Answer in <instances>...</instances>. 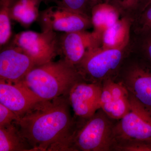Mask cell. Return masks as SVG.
<instances>
[{"label": "cell", "instance_id": "17", "mask_svg": "<svg viewBox=\"0 0 151 151\" xmlns=\"http://www.w3.org/2000/svg\"><path fill=\"white\" fill-rule=\"evenodd\" d=\"M135 35L151 32V0H142L132 17Z\"/></svg>", "mask_w": 151, "mask_h": 151}, {"label": "cell", "instance_id": "2", "mask_svg": "<svg viewBox=\"0 0 151 151\" xmlns=\"http://www.w3.org/2000/svg\"><path fill=\"white\" fill-rule=\"evenodd\" d=\"M82 78L76 66L63 58L35 66L22 82L42 100H48L67 95Z\"/></svg>", "mask_w": 151, "mask_h": 151}, {"label": "cell", "instance_id": "6", "mask_svg": "<svg viewBox=\"0 0 151 151\" xmlns=\"http://www.w3.org/2000/svg\"><path fill=\"white\" fill-rule=\"evenodd\" d=\"M59 37L50 30L41 32L26 31L15 36L12 44L22 50L38 66L61 54Z\"/></svg>", "mask_w": 151, "mask_h": 151}, {"label": "cell", "instance_id": "21", "mask_svg": "<svg viewBox=\"0 0 151 151\" xmlns=\"http://www.w3.org/2000/svg\"><path fill=\"white\" fill-rule=\"evenodd\" d=\"M130 49L137 50L144 62L151 66V32L135 35L131 40Z\"/></svg>", "mask_w": 151, "mask_h": 151}, {"label": "cell", "instance_id": "19", "mask_svg": "<svg viewBox=\"0 0 151 151\" xmlns=\"http://www.w3.org/2000/svg\"><path fill=\"white\" fill-rule=\"evenodd\" d=\"M130 108L129 96L121 99H113L110 102L102 105L100 109L110 119L120 120L128 113Z\"/></svg>", "mask_w": 151, "mask_h": 151}, {"label": "cell", "instance_id": "7", "mask_svg": "<svg viewBox=\"0 0 151 151\" xmlns=\"http://www.w3.org/2000/svg\"><path fill=\"white\" fill-rule=\"evenodd\" d=\"M37 21L42 31L71 32L93 27L89 17L55 5L40 11Z\"/></svg>", "mask_w": 151, "mask_h": 151}, {"label": "cell", "instance_id": "24", "mask_svg": "<svg viewBox=\"0 0 151 151\" xmlns=\"http://www.w3.org/2000/svg\"><path fill=\"white\" fill-rule=\"evenodd\" d=\"M142 0H122L117 4L122 16L132 17Z\"/></svg>", "mask_w": 151, "mask_h": 151}, {"label": "cell", "instance_id": "12", "mask_svg": "<svg viewBox=\"0 0 151 151\" xmlns=\"http://www.w3.org/2000/svg\"><path fill=\"white\" fill-rule=\"evenodd\" d=\"M42 100L22 82L14 84L0 79V103L19 117Z\"/></svg>", "mask_w": 151, "mask_h": 151}, {"label": "cell", "instance_id": "3", "mask_svg": "<svg viewBox=\"0 0 151 151\" xmlns=\"http://www.w3.org/2000/svg\"><path fill=\"white\" fill-rule=\"evenodd\" d=\"M101 109L76 131L73 140V151H108L115 144L114 126Z\"/></svg>", "mask_w": 151, "mask_h": 151}, {"label": "cell", "instance_id": "13", "mask_svg": "<svg viewBox=\"0 0 151 151\" xmlns=\"http://www.w3.org/2000/svg\"><path fill=\"white\" fill-rule=\"evenodd\" d=\"M132 19L122 16L119 20L103 32L101 47L105 49L126 48L130 46Z\"/></svg>", "mask_w": 151, "mask_h": 151}, {"label": "cell", "instance_id": "22", "mask_svg": "<svg viewBox=\"0 0 151 151\" xmlns=\"http://www.w3.org/2000/svg\"><path fill=\"white\" fill-rule=\"evenodd\" d=\"M114 150L122 151H151V142L134 141L118 143Z\"/></svg>", "mask_w": 151, "mask_h": 151}, {"label": "cell", "instance_id": "25", "mask_svg": "<svg viewBox=\"0 0 151 151\" xmlns=\"http://www.w3.org/2000/svg\"><path fill=\"white\" fill-rule=\"evenodd\" d=\"M103 1V2H105L106 3H109V4H112V2L114 1V0H102Z\"/></svg>", "mask_w": 151, "mask_h": 151}, {"label": "cell", "instance_id": "20", "mask_svg": "<svg viewBox=\"0 0 151 151\" xmlns=\"http://www.w3.org/2000/svg\"><path fill=\"white\" fill-rule=\"evenodd\" d=\"M46 4L52 3L55 6L67 9L91 18L92 5L90 0H44Z\"/></svg>", "mask_w": 151, "mask_h": 151}, {"label": "cell", "instance_id": "8", "mask_svg": "<svg viewBox=\"0 0 151 151\" xmlns=\"http://www.w3.org/2000/svg\"><path fill=\"white\" fill-rule=\"evenodd\" d=\"M102 90V86L97 82L88 83L81 80L76 83L67 95L75 116L87 120L100 110Z\"/></svg>", "mask_w": 151, "mask_h": 151}, {"label": "cell", "instance_id": "9", "mask_svg": "<svg viewBox=\"0 0 151 151\" xmlns=\"http://www.w3.org/2000/svg\"><path fill=\"white\" fill-rule=\"evenodd\" d=\"M61 54L68 62L76 66L90 49L101 46L102 35L86 30L64 33L60 36Z\"/></svg>", "mask_w": 151, "mask_h": 151}, {"label": "cell", "instance_id": "16", "mask_svg": "<svg viewBox=\"0 0 151 151\" xmlns=\"http://www.w3.org/2000/svg\"><path fill=\"white\" fill-rule=\"evenodd\" d=\"M44 0H18L11 11V19L28 27L37 20L41 3Z\"/></svg>", "mask_w": 151, "mask_h": 151}, {"label": "cell", "instance_id": "10", "mask_svg": "<svg viewBox=\"0 0 151 151\" xmlns=\"http://www.w3.org/2000/svg\"><path fill=\"white\" fill-rule=\"evenodd\" d=\"M36 66L28 55L12 44L0 53V79L14 84L20 83Z\"/></svg>", "mask_w": 151, "mask_h": 151}, {"label": "cell", "instance_id": "11", "mask_svg": "<svg viewBox=\"0 0 151 151\" xmlns=\"http://www.w3.org/2000/svg\"><path fill=\"white\" fill-rule=\"evenodd\" d=\"M123 84L130 94L151 111V66L142 60L125 68Z\"/></svg>", "mask_w": 151, "mask_h": 151}, {"label": "cell", "instance_id": "4", "mask_svg": "<svg viewBox=\"0 0 151 151\" xmlns=\"http://www.w3.org/2000/svg\"><path fill=\"white\" fill-rule=\"evenodd\" d=\"M129 47L105 49L100 46L90 49L76 68L83 78L86 76L94 81L106 80L120 68L130 52Z\"/></svg>", "mask_w": 151, "mask_h": 151}, {"label": "cell", "instance_id": "15", "mask_svg": "<svg viewBox=\"0 0 151 151\" xmlns=\"http://www.w3.org/2000/svg\"><path fill=\"white\" fill-rule=\"evenodd\" d=\"M33 151L15 123L0 128V151Z\"/></svg>", "mask_w": 151, "mask_h": 151}, {"label": "cell", "instance_id": "5", "mask_svg": "<svg viewBox=\"0 0 151 151\" xmlns=\"http://www.w3.org/2000/svg\"><path fill=\"white\" fill-rule=\"evenodd\" d=\"M129 94V111L113 128L115 145L134 141L151 142V111Z\"/></svg>", "mask_w": 151, "mask_h": 151}, {"label": "cell", "instance_id": "23", "mask_svg": "<svg viewBox=\"0 0 151 151\" xmlns=\"http://www.w3.org/2000/svg\"><path fill=\"white\" fill-rule=\"evenodd\" d=\"M19 119L14 112L0 103V128L16 123Z\"/></svg>", "mask_w": 151, "mask_h": 151}, {"label": "cell", "instance_id": "14", "mask_svg": "<svg viewBox=\"0 0 151 151\" xmlns=\"http://www.w3.org/2000/svg\"><path fill=\"white\" fill-rule=\"evenodd\" d=\"M122 15L117 6L105 2L97 4L92 7L91 20L94 31L102 35L106 29L118 21Z\"/></svg>", "mask_w": 151, "mask_h": 151}, {"label": "cell", "instance_id": "1", "mask_svg": "<svg viewBox=\"0 0 151 151\" xmlns=\"http://www.w3.org/2000/svg\"><path fill=\"white\" fill-rule=\"evenodd\" d=\"M70 106L67 95L42 100L15 123L33 151H73Z\"/></svg>", "mask_w": 151, "mask_h": 151}, {"label": "cell", "instance_id": "18", "mask_svg": "<svg viewBox=\"0 0 151 151\" xmlns=\"http://www.w3.org/2000/svg\"><path fill=\"white\" fill-rule=\"evenodd\" d=\"M18 0H0V45L6 44L12 35L11 11Z\"/></svg>", "mask_w": 151, "mask_h": 151}]
</instances>
